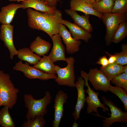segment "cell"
Segmentation results:
<instances>
[{"label": "cell", "mask_w": 127, "mask_h": 127, "mask_svg": "<svg viewBox=\"0 0 127 127\" xmlns=\"http://www.w3.org/2000/svg\"><path fill=\"white\" fill-rule=\"evenodd\" d=\"M67 66L62 68L56 65L55 69L57 77L55 81L60 85L75 87V76L74 69L75 60L73 57L66 58Z\"/></svg>", "instance_id": "4"}, {"label": "cell", "mask_w": 127, "mask_h": 127, "mask_svg": "<svg viewBox=\"0 0 127 127\" xmlns=\"http://www.w3.org/2000/svg\"><path fill=\"white\" fill-rule=\"evenodd\" d=\"M80 72L81 76L85 80L84 86L87 87L86 91V92L88 95L85 98L86 102L87 105V113L90 114L93 112L96 114H99L97 108L99 107L102 108L103 111L105 112L109 111V108L106 107L100 101L98 97L99 92H95L90 87L87 78V73L83 71H82Z\"/></svg>", "instance_id": "7"}, {"label": "cell", "mask_w": 127, "mask_h": 127, "mask_svg": "<svg viewBox=\"0 0 127 127\" xmlns=\"http://www.w3.org/2000/svg\"><path fill=\"white\" fill-rule=\"evenodd\" d=\"M85 80L81 76L77 78L75 82V87L77 90L78 96L77 102L72 115L75 120L80 118V114L82 109H83L86 102L85 92L84 89Z\"/></svg>", "instance_id": "13"}, {"label": "cell", "mask_w": 127, "mask_h": 127, "mask_svg": "<svg viewBox=\"0 0 127 127\" xmlns=\"http://www.w3.org/2000/svg\"><path fill=\"white\" fill-rule=\"evenodd\" d=\"M10 0V1H16L18 2H19L20 1H22V2H24L25 1H28L29 0Z\"/></svg>", "instance_id": "38"}, {"label": "cell", "mask_w": 127, "mask_h": 127, "mask_svg": "<svg viewBox=\"0 0 127 127\" xmlns=\"http://www.w3.org/2000/svg\"><path fill=\"white\" fill-rule=\"evenodd\" d=\"M8 106H4L0 110V125L2 127H15V123L11 116Z\"/></svg>", "instance_id": "25"}, {"label": "cell", "mask_w": 127, "mask_h": 127, "mask_svg": "<svg viewBox=\"0 0 127 127\" xmlns=\"http://www.w3.org/2000/svg\"><path fill=\"white\" fill-rule=\"evenodd\" d=\"M14 26L10 24H2L0 28V39L4 42L5 46L8 49L10 58L12 60L14 56L17 55L18 52L16 48L13 41Z\"/></svg>", "instance_id": "10"}, {"label": "cell", "mask_w": 127, "mask_h": 127, "mask_svg": "<svg viewBox=\"0 0 127 127\" xmlns=\"http://www.w3.org/2000/svg\"><path fill=\"white\" fill-rule=\"evenodd\" d=\"M22 7L21 4L14 3L2 7L0 12V23L3 24H10L17 10Z\"/></svg>", "instance_id": "17"}, {"label": "cell", "mask_w": 127, "mask_h": 127, "mask_svg": "<svg viewBox=\"0 0 127 127\" xmlns=\"http://www.w3.org/2000/svg\"><path fill=\"white\" fill-rule=\"evenodd\" d=\"M110 82L115 87L122 88L127 91V74L123 73L113 78Z\"/></svg>", "instance_id": "30"}, {"label": "cell", "mask_w": 127, "mask_h": 127, "mask_svg": "<svg viewBox=\"0 0 127 127\" xmlns=\"http://www.w3.org/2000/svg\"><path fill=\"white\" fill-rule=\"evenodd\" d=\"M60 0H45L47 4L51 7H56L57 3Z\"/></svg>", "instance_id": "34"}, {"label": "cell", "mask_w": 127, "mask_h": 127, "mask_svg": "<svg viewBox=\"0 0 127 127\" xmlns=\"http://www.w3.org/2000/svg\"><path fill=\"white\" fill-rule=\"evenodd\" d=\"M109 91L117 96L124 104V108L127 111V91L120 87L110 86Z\"/></svg>", "instance_id": "27"}, {"label": "cell", "mask_w": 127, "mask_h": 127, "mask_svg": "<svg viewBox=\"0 0 127 127\" xmlns=\"http://www.w3.org/2000/svg\"><path fill=\"white\" fill-rule=\"evenodd\" d=\"M49 55H44L41 58L38 63L34 65L36 68L45 73L56 75V65Z\"/></svg>", "instance_id": "21"}, {"label": "cell", "mask_w": 127, "mask_h": 127, "mask_svg": "<svg viewBox=\"0 0 127 127\" xmlns=\"http://www.w3.org/2000/svg\"><path fill=\"white\" fill-rule=\"evenodd\" d=\"M65 11L67 14L73 19L74 23L88 32L91 33L93 31V28L89 21V15L80 16L75 11L70 9H65Z\"/></svg>", "instance_id": "18"}, {"label": "cell", "mask_w": 127, "mask_h": 127, "mask_svg": "<svg viewBox=\"0 0 127 127\" xmlns=\"http://www.w3.org/2000/svg\"><path fill=\"white\" fill-rule=\"evenodd\" d=\"M46 125V121L44 117L37 116L32 119L28 120L24 122L22 127H44Z\"/></svg>", "instance_id": "28"}, {"label": "cell", "mask_w": 127, "mask_h": 127, "mask_svg": "<svg viewBox=\"0 0 127 127\" xmlns=\"http://www.w3.org/2000/svg\"><path fill=\"white\" fill-rule=\"evenodd\" d=\"M127 36V21L121 22L115 30L111 39L112 42L117 44L123 40Z\"/></svg>", "instance_id": "26"}, {"label": "cell", "mask_w": 127, "mask_h": 127, "mask_svg": "<svg viewBox=\"0 0 127 127\" xmlns=\"http://www.w3.org/2000/svg\"><path fill=\"white\" fill-rule=\"evenodd\" d=\"M122 51L120 52H115L114 54L117 57L115 62L123 65L127 64V44H123L121 45Z\"/></svg>", "instance_id": "31"}, {"label": "cell", "mask_w": 127, "mask_h": 127, "mask_svg": "<svg viewBox=\"0 0 127 127\" xmlns=\"http://www.w3.org/2000/svg\"><path fill=\"white\" fill-rule=\"evenodd\" d=\"M102 20L106 28L105 37L106 44L107 46L112 43L113 35L119 25L123 22L127 21V14H119L107 13L102 14Z\"/></svg>", "instance_id": "6"}, {"label": "cell", "mask_w": 127, "mask_h": 127, "mask_svg": "<svg viewBox=\"0 0 127 127\" xmlns=\"http://www.w3.org/2000/svg\"><path fill=\"white\" fill-rule=\"evenodd\" d=\"M29 63L25 62L23 63L20 60L17 62L13 67V69L23 72L24 75L29 79H38L46 80L51 79H55L57 76L56 75L48 74L30 66Z\"/></svg>", "instance_id": "8"}, {"label": "cell", "mask_w": 127, "mask_h": 127, "mask_svg": "<svg viewBox=\"0 0 127 127\" xmlns=\"http://www.w3.org/2000/svg\"><path fill=\"white\" fill-rule=\"evenodd\" d=\"M18 51V57L21 60L28 62L30 64H36L41 58L40 56L34 53L28 48L20 49Z\"/></svg>", "instance_id": "22"}, {"label": "cell", "mask_w": 127, "mask_h": 127, "mask_svg": "<svg viewBox=\"0 0 127 127\" xmlns=\"http://www.w3.org/2000/svg\"><path fill=\"white\" fill-rule=\"evenodd\" d=\"M70 9L74 11H80L85 15H91L95 16L101 20L102 14L94 9L91 5L90 4L83 0H71Z\"/></svg>", "instance_id": "16"}, {"label": "cell", "mask_w": 127, "mask_h": 127, "mask_svg": "<svg viewBox=\"0 0 127 127\" xmlns=\"http://www.w3.org/2000/svg\"><path fill=\"white\" fill-rule=\"evenodd\" d=\"M88 4L92 5L93 4L96 2L99 1L101 0H83Z\"/></svg>", "instance_id": "35"}, {"label": "cell", "mask_w": 127, "mask_h": 127, "mask_svg": "<svg viewBox=\"0 0 127 127\" xmlns=\"http://www.w3.org/2000/svg\"><path fill=\"white\" fill-rule=\"evenodd\" d=\"M96 64L101 65L102 68H104L109 64L108 59L107 57L104 56L101 57L96 63Z\"/></svg>", "instance_id": "32"}, {"label": "cell", "mask_w": 127, "mask_h": 127, "mask_svg": "<svg viewBox=\"0 0 127 127\" xmlns=\"http://www.w3.org/2000/svg\"><path fill=\"white\" fill-rule=\"evenodd\" d=\"M60 22L68 28L72 36L76 40H82L87 43L92 38V34L91 33L88 32L74 23L62 19L60 20Z\"/></svg>", "instance_id": "15"}, {"label": "cell", "mask_w": 127, "mask_h": 127, "mask_svg": "<svg viewBox=\"0 0 127 127\" xmlns=\"http://www.w3.org/2000/svg\"><path fill=\"white\" fill-rule=\"evenodd\" d=\"M115 0H101L91 5L94 9L98 13L102 14L111 13Z\"/></svg>", "instance_id": "24"}, {"label": "cell", "mask_w": 127, "mask_h": 127, "mask_svg": "<svg viewBox=\"0 0 127 127\" xmlns=\"http://www.w3.org/2000/svg\"><path fill=\"white\" fill-rule=\"evenodd\" d=\"M124 65L117 64L115 62L109 64L104 68L100 67V70L106 76L109 80L119 75L123 72Z\"/></svg>", "instance_id": "23"}, {"label": "cell", "mask_w": 127, "mask_h": 127, "mask_svg": "<svg viewBox=\"0 0 127 127\" xmlns=\"http://www.w3.org/2000/svg\"><path fill=\"white\" fill-rule=\"evenodd\" d=\"M59 33L61 36L62 40L66 47L67 53L72 54L79 50L81 42L74 39L70 32L67 29L65 26L60 23Z\"/></svg>", "instance_id": "12"}, {"label": "cell", "mask_w": 127, "mask_h": 127, "mask_svg": "<svg viewBox=\"0 0 127 127\" xmlns=\"http://www.w3.org/2000/svg\"><path fill=\"white\" fill-rule=\"evenodd\" d=\"M67 98V94L62 90H59L57 92L54 100V118L52 125L53 127H59L64 115V105Z\"/></svg>", "instance_id": "11"}, {"label": "cell", "mask_w": 127, "mask_h": 127, "mask_svg": "<svg viewBox=\"0 0 127 127\" xmlns=\"http://www.w3.org/2000/svg\"><path fill=\"white\" fill-rule=\"evenodd\" d=\"M53 43V46L48 55L54 62L60 60L66 61L65 48L62 43L61 36L58 33L51 37Z\"/></svg>", "instance_id": "14"}, {"label": "cell", "mask_w": 127, "mask_h": 127, "mask_svg": "<svg viewBox=\"0 0 127 127\" xmlns=\"http://www.w3.org/2000/svg\"><path fill=\"white\" fill-rule=\"evenodd\" d=\"M27 11L28 25L30 28L45 32L50 37L59 33L60 21L62 19L60 11L57 9L55 12L49 13L28 8Z\"/></svg>", "instance_id": "1"}, {"label": "cell", "mask_w": 127, "mask_h": 127, "mask_svg": "<svg viewBox=\"0 0 127 127\" xmlns=\"http://www.w3.org/2000/svg\"><path fill=\"white\" fill-rule=\"evenodd\" d=\"M21 4L22 5L23 9L31 8L44 13H53L57 10L56 7H49L46 3L45 0H29L22 2Z\"/></svg>", "instance_id": "19"}, {"label": "cell", "mask_w": 127, "mask_h": 127, "mask_svg": "<svg viewBox=\"0 0 127 127\" xmlns=\"http://www.w3.org/2000/svg\"><path fill=\"white\" fill-rule=\"evenodd\" d=\"M24 97L25 106L28 109L26 116L27 120L33 119L37 116L44 117L47 114V107L52 99L50 92L45 91L44 97L40 99H34L30 94H25Z\"/></svg>", "instance_id": "2"}, {"label": "cell", "mask_w": 127, "mask_h": 127, "mask_svg": "<svg viewBox=\"0 0 127 127\" xmlns=\"http://www.w3.org/2000/svg\"><path fill=\"white\" fill-rule=\"evenodd\" d=\"M51 47L49 42L42 39L40 36L36 37L31 44L30 49L40 56L47 54Z\"/></svg>", "instance_id": "20"}, {"label": "cell", "mask_w": 127, "mask_h": 127, "mask_svg": "<svg viewBox=\"0 0 127 127\" xmlns=\"http://www.w3.org/2000/svg\"><path fill=\"white\" fill-rule=\"evenodd\" d=\"M127 13V0H115L111 13L124 14Z\"/></svg>", "instance_id": "29"}, {"label": "cell", "mask_w": 127, "mask_h": 127, "mask_svg": "<svg viewBox=\"0 0 127 127\" xmlns=\"http://www.w3.org/2000/svg\"><path fill=\"white\" fill-rule=\"evenodd\" d=\"M76 120H75V121L73 123L72 127H77L78 126V123L76 122Z\"/></svg>", "instance_id": "37"}, {"label": "cell", "mask_w": 127, "mask_h": 127, "mask_svg": "<svg viewBox=\"0 0 127 127\" xmlns=\"http://www.w3.org/2000/svg\"><path fill=\"white\" fill-rule=\"evenodd\" d=\"M19 92L9 75L0 70V107L8 106L12 109L16 103Z\"/></svg>", "instance_id": "3"}, {"label": "cell", "mask_w": 127, "mask_h": 127, "mask_svg": "<svg viewBox=\"0 0 127 127\" xmlns=\"http://www.w3.org/2000/svg\"><path fill=\"white\" fill-rule=\"evenodd\" d=\"M124 65L123 67V72L127 74V65L126 64Z\"/></svg>", "instance_id": "36"}, {"label": "cell", "mask_w": 127, "mask_h": 127, "mask_svg": "<svg viewBox=\"0 0 127 127\" xmlns=\"http://www.w3.org/2000/svg\"><path fill=\"white\" fill-rule=\"evenodd\" d=\"M87 76L88 81L96 90L106 92L109 91L110 81L100 70L97 68L90 69Z\"/></svg>", "instance_id": "9"}, {"label": "cell", "mask_w": 127, "mask_h": 127, "mask_svg": "<svg viewBox=\"0 0 127 127\" xmlns=\"http://www.w3.org/2000/svg\"><path fill=\"white\" fill-rule=\"evenodd\" d=\"M106 53L107 55L109 57L108 59L109 64L113 63L116 62L117 59V57L115 55L111 54L106 51Z\"/></svg>", "instance_id": "33"}, {"label": "cell", "mask_w": 127, "mask_h": 127, "mask_svg": "<svg viewBox=\"0 0 127 127\" xmlns=\"http://www.w3.org/2000/svg\"><path fill=\"white\" fill-rule=\"evenodd\" d=\"M103 104L105 106L109 107L111 114L109 118L106 117L99 114L91 113V114L104 118L102 120L103 127H110L114 123L118 122L123 123H127V111H123L121 109L118 107L110 99L107 100L106 97L103 96L101 98Z\"/></svg>", "instance_id": "5"}]
</instances>
